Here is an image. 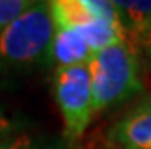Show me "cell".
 <instances>
[{
	"label": "cell",
	"mask_w": 151,
	"mask_h": 149,
	"mask_svg": "<svg viewBox=\"0 0 151 149\" xmlns=\"http://www.w3.org/2000/svg\"><path fill=\"white\" fill-rule=\"evenodd\" d=\"M92 50L88 49L83 36L74 29H56L50 43L49 58L56 67L86 65L92 59Z\"/></svg>",
	"instance_id": "5"
},
{
	"label": "cell",
	"mask_w": 151,
	"mask_h": 149,
	"mask_svg": "<svg viewBox=\"0 0 151 149\" xmlns=\"http://www.w3.org/2000/svg\"><path fill=\"white\" fill-rule=\"evenodd\" d=\"M106 144L110 149H151V92L113 122Z\"/></svg>",
	"instance_id": "4"
},
{
	"label": "cell",
	"mask_w": 151,
	"mask_h": 149,
	"mask_svg": "<svg viewBox=\"0 0 151 149\" xmlns=\"http://www.w3.org/2000/svg\"><path fill=\"white\" fill-rule=\"evenodd\" d=\"M93 115H101L144 92L142 54L139 47L124 38L92 56L88 61Z\"/></svg>",
	"instance_id": "1"
},
{
	"label": "cell",
	"mask_w": 151,
	"mask_h": 149,
	"mask_svg": "<svg viewBox=\"0 0 151 149\" xmlns=\"http://www.w3.org/2000/svg\"><path fill=\"white\" fill-rule=\"evenodd\" d=\"M54 32L49 2H32L20 18L0 32V81L50 63Z\"/></svg>",
	"instance_id": "2"
},
{
	"label": "cell",
	"mask_w": 151,
	"mask_h": 149,
	"mask_svg": "<svg viewBox=\"0 0 151 149\" xmlns=\"http://www.w3.org/2000/svg\"><path fill=\"white\" fill-rule=\"evenodd\" d=\"M119 14V22L124 29L126 38L139 45L140 38L151 27V0H128L113 2Z\"/></svg>",
	"instance_id": "6"
},
{
	"label": "cell",
	"mask_w": 151,
	"mask_h": 149,
	"mask_svg": "<svg viewBox=\"0 0 151 149\" xmlns=\"http://www.w3.org/2000/svg\"><path fill=\"white\" fill-rule=\"evenodd\" d=\"M31 6L32 0H0V32L20 18Z\"/></svg>",
	"instance_id": "8"
},
{
	"label": "cell",
	"mask_w": 151,
	"mask_h": 149,
	"mask_svg": "<svg viewBox=\"0 0 151 149\" xmlns=\"http://www.w3.org/2000/svg\"><path fill=\"white\" fill-rule=\"evenodd\" d=\"M137 47H139V50H140V54H142V59H144V63H146L149 74H151V27L146 31V34L140 38V42H139Z\"/></svg>",
	"instance_id": "10"
},
{
	"label": "cell",
	"mask_w": 151,
	"mask_h": 149,
	"mask_svg": "<svg viewBox=\"0 0 151 149\" xmlns=\"http://www.w3.org/2000/svg\"><path fill=\"white\" fill-rule=\"evenodd\" d=\"M52 85L54 99L63 120V138L67 142H78L86 133L93 119V97L88 63L56 67Z\"/></svg>",
	"instance_id": "3"
},
{
	"label": "cell",
	"mask_w": 151,
	"mask_h": 149,
	"mask_svg": "<svg viewBox=\"0 0 151 149\" xmlns=\"http://www.w3.org/2000/svg\"><path fill=\"white\" fill-rule=\"evenodd\" d=\"M0 149H67L61 140H54L45 135H38L24 128L4 138H0Z\"/></svg>",
	"instance_id": "7"
},
{
	"label": "cell",
	"mask_w": 151,
	"mask_h": 149,
	"mask_svg": "<svg viewBox=\"0 0 151 149\" xmlns=\"http://www.w3.org/2000/svg\"><path fill=\"white\" fill-rule=\"evenodd\" d=\"M24 128H27V122H24L22 117L13 113L7 106L0 104V138H4L14 131H20Z\"/></svg>",
	"instance_id": "9"
}]
</instances>
